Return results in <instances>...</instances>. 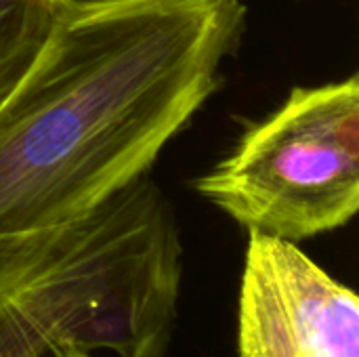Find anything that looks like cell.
I'll return each mask as SVG.
<instances>
[{
	"label": "cell",
	"mask_w": 359,
	"mask_h": 357,
	"mask_svg": "<svg viewBox=\"0 0 359 357\" xmlns=\"http://www.w3.org/2000/svg\"><path fill=\"white\" fill-rule=\"evenodd\" d=\"M244 29L242 0H65L0 105V284L149 175Z\"/></svg>",
	"instance_id": "1"
},
{
	"label": "cell",
	"mask_w": 359,
	"mask_h": 357,
	"mask_svg": "<svg viewBox=\"0 0 359 357\" xmlns=\"http://www.w3.org/2000/svg\"><path fill=\"white\" fill-rule=\"evenodd\" d=\"M181 274L175 210L151 185H128L0 284V357H32L57 341L162 357Z\"/></svg>",
	"instance_id": "2"
},
{
	"label": "cell",
	"mask_w": 359,
	"mask_h": 357,
	"mask_svg": "<svg viewBox=\"0 0 359 357\" xmlns=\"http://www.w3.org/2000/svg\"><path fill=\"white\" fill-rule=\"evenodd\" d=\"M196 191L248 231L303 242L359 208V76L297 86L250 124Z\"/></svg>",
	"instance_id": "3"
},
{
	"label": "cell",
	"mask_w": 359,
	"mask_h": 357,
	"mask_svg": "<svg viewBox=\"0 0 359 357\" xmlns=\"http://www.w3.org/2000/svg\"><path fill=\"white\" fill-rule=\"evenodd\" d=\"M240 357H359V299L294 242L248 231Z\"/></svg>",
	"instance_id": "4"
},
{
	"label": "cell",
	"mask_w": 359,
	"mask_h": 357,
	"mask_svg": "<svg viewBox=\"0 0 359 357\" xmlns=\"http://www.w3.org/2000/svg\"><path fill=\"white\" fill-rule=\"evenodd\" d=\"M65 0H0V105L36 63Z\"/></svg>",
	"instance_id": "5"
},
{
	"label": "cell",
	"mask_w": 359,
	"mask_h": 357,
	"mask_svg": "<svg viewBox=\"0 0 359 357\" xmlns=\"http://www.w3.org/2000/svg\"><path fill=\"white\" fill-rule=\"evenodd\" d=\"M78 349L80 347L69 343V341H57V343H50V345L42 347L40 351H36L32 357H76Z\"/></svg>",
	"instance_id": "6"
},
{
	"label": "cell",
	"mask_w": 359,
	"mask_h": 357,
	"mask_svg": "<svg viewBox=\"0 0 359 357\" xmlns=\"http://www.w3.org/2000/svg\"><path fill=\"white\" fill-rule=\"evenodd\" d=\"M76 357H95L90 351H82V349H78V353H76Z\"/></svg>",
	"instance_id": "7"
}]
</instances>
